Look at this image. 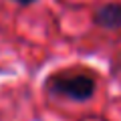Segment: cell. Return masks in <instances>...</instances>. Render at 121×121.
Wrapping results in <instances>:
<instances>
[{
    "mask_svg": "<svg viewBox=\"0 0 121 121\" xmlns=\"http://www.w3.org/2000/svg\"><path fill=\"white\" fill-rule=\"evenodd\" d=\"M48 93L71 101H87L95 95V79L87 73H59L47 81Z\"/></svg>",
    "mask_w": 121,
    "mask_h": 121,
    "instance_id": "obj_1",
    "label": "cell"
},
{
    "mask_svg": "<svg viewBox=\"0 0 121 121\" xmlns=\"http://www.w3.org/2000/svg\"><path fill=\"white\" fill-rule=\"evenodd\" d=\"M95 26L103 30H119L121 28V2H107L99 6L93 14Z\"/></svg>",
    "mask_w": 121,
    "mask_h": 121,
    "instance_id": "obj_2",
    "label": "cell"
},
{
    "mask_svg": "<svg viewBox=\"0 0 121 121\" xmlns=\"http://www.w3.org/2000/svg\"><path fill=\"white\" fill-rule=\"evenodd\" d=\"M16 4H20V6H28V4H35L36 0H14Z\"/></svg>",
    "mask_w": 121,
    "mask_h": 121,
    "instance_id": "obj_3",
    "label": "cell"
}]
</instances>
